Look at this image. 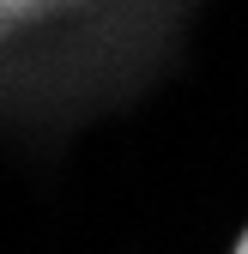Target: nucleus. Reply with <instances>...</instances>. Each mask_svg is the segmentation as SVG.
Returning <instances> with one entry per match:
<instances>
[{
	"instance_id": "f257e3e1",
	"label": "nucleus",
	"mask_w": 248,
	"mask_h": 254,
	"mask_svg": "<svg viewBox=\"0 0 248 254\" xmlns=\"http://www.w3.org/2000/svg\"><path fill=\"white\" fill-rule=\"evenodd\" d=\"M91 6H97V0H0V49L30 43V37H49V30L73 24Z\"/></svg>"
},
{
	"instance_id": "f03ea898",
	"label": "nucleus",
	"mask_w": 248,
	"mask_h": 254,
	"mask_svg": "<svg viewBox=\"0 0 248 254\" xmlns=\"http://www.w3.org/2000/svg\"><path fill=\"white\" fill-rule=\"evenodd\" d=\"M230 254H248V224H242V236H236V248H230Z\"/></svg>"
}]
</instances>
